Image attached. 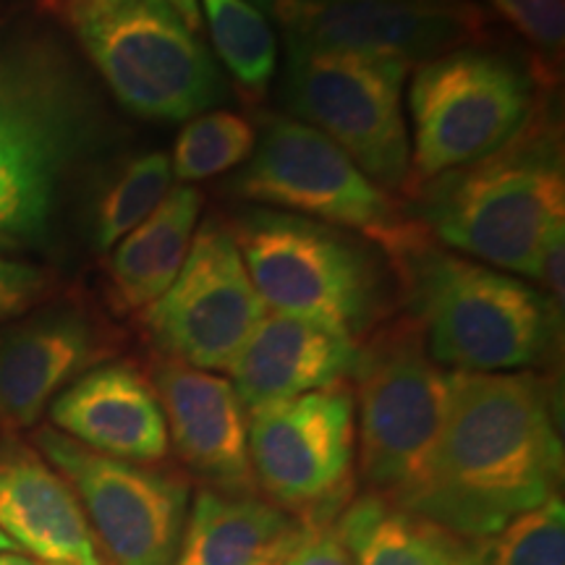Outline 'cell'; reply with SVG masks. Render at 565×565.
<instances>
[{"label":"cell","instance_id":"6da1fadb","mask_svg":"<svg viewBox=\"0 0 565 565\" xmlns=\"http://www.w3.org/2000/svg\"><path fill=\"white\" fill-rule=\"evenodd\" d=\"M561 479L553 385L532 372H454L433 461L406 511L487 540L557 498Z\"/></svg>","mask_w":565,"mask_h":565},{"label":"cell","instance_id":"7a4b0ae2","mask_svg":"<svg viewBox=\"0 0 565 565\" xmlns=\"http://www.w3.org/2000/svg\"><path fill=\"white\" fill-rule=\"evenodd\" d=\"M113 139L100 92L55 34L0 32V252L51 249L71 186Z\"/></svg>","mask_w":565,"mask_h":565},{"label":"cell","instance_id":"3957f363","mask_svg":"<svg viewBox=\"0 0 565 565\" xmlns=\"http://www.w3.org/2000/svg\"><path fill=\"white\" fill-rule=\"evenodd\" d=\"M385 257L398 299L443 370L521 372L555 351L563 309L524 278L445 249L414 221Z\"/></svg>","mask_w":565,"mask_h":565},{"label":"cell","instance_id":"277c9868","mask_svg":"<svg viewBox=\"0 0 565 565\" xmlns=\"http://www.w3.org/2000/svg\"><path fill=\"white\" fill-rule=\"evenodd\" d=\"M404 207L433 242L494 270L534 280L542 244L565 223L561 126L550 110L490 158L408 194Z\"/></svg>","mask_w":565,"mask_h":565},{"label":"cell","instance_id":"5b68a950","mask_svg":"<svg viewBox=\"0 0 565 565\" xmlns=\"http://www.w3.org/2000/svg\"><path fill=\"white\" fill-rule=\"evenodd\" d=\"M228 228L259 299L278 315L359 341L398 299L385 252L359 233L267 207L236 212Z\"/></svg>","mask_w":565,"mask_h":565},{"label":"cell","instance_id":"8992f818","mask_svg":"<svg viewBox=\"0 0 565 565\" xmlns=\"http://www.w3.org/2000/svg\"><path fill=\"white\" fill-rule=\"evenodd\" d=\"M116 103L147 121L186 124L221 108L228 79L168 0H51Z\"/></svg>","mask_w":565,"mask_h":565},{"label":"cell","instance_id":"52a82bcc","mask_svg":"<svg viewBox=\"0 0 565 565\" xmlns=\"http://www.w3.org/2000/svg\"><path fill=\"white\" fill-rule=\"evenodd\" d=\"M406 194L490 158L540 110L536 66L490 45H461L414 68Z\"/></svg>","mask_w":565,"mask_h":565},{"label":"cell","instance_id":"ba28073f","mask_svg":"<svg viewBox=\"0 0 565 565\" xmlns=\"http://www.w3.org/2000/svg\"><path fill=\"white\" fill-rule=\"evenodd\" d=\"M353 377L359 475L372 494L406 508L433 461L454 372L429 356L419 324L406 317L372 330Z\"/></svg>","mask_w":565,"mask_h":565},{"label":"cell","instance_id":"9c48e42d","mask_svg":"<svg viewBox=\"0 0 565 565\" xmlns=\"http://www.w3.org/2000/svg\"><path fill=\"white\" fill-rule=\"evenodd\" d=\"M408 71L404 61L286 45L280 95L301 124L341 147L377 186L406 192Z\"/></svg>","mask_w":565,"mask_h":565},{"label":"cell","instance_id":"30bf717a","mask_svg":"<svg viewBox=\"0 0 565 565\" xmlns=\"http://www.w3.org/2000/svg\"><path fill=\"white\" fill-rule=\"evenodd\" d=\"M225 189L254 207L353 231L383 252L412 228L391 192L377 186L341 147L291 116L265 124L249 160Z\"/></svg>","mask_w":565,"mask_h":565},{"label":"cell","instance_id":"8fae6325","mask_svg":"<svg viewBox=\"0 0 565 565\" xmlns=\"http://www.w3.org/2000/svg\"><path fill=\"white\" fill-rule=\"evenodd\" d=\"M38 450L87 513L108 565H173L186 521L189 487L171 471L84 448L55 427L34 435Z\"/></svg>","mask_w":565,"mask_h":565},{"label":"cell","instance_id":"7c38bea8","mask_svg":"<svg viewBox=\"0 0 565 565\" xmlns=\"http://www.w3.org/2000/svg\"><path fill=\"white\" fill-rule=\"evenodd\" d=\"M265 315L228 223L210 217L196 228L168 291L141 309V324L162 359L228 372Z\"/></svg>","mask_w":565,"mask_h":565},{"label":"cell","instance_id":"4fadbf2b","mask_svg":"<svg viewBox=\"0 0 565 565\" xmlns=\"http://www.w3.org/2000/svg\"><path fill=\"white\" fill-rule=\"evenodd\" d=\"M254 482L294 513H328L349 498L356 404L345 383L249 412Z\"/></svg>","mask_w":565,"mask_h":565},{"label":"cell","instance_id":"5bb4252c","mask_svg":"<svg viewBox=\"0 0 565 565\" xmlns=\"http://www.w3.org/2000/svg\"><path fill=\"white\" fill-rule=\"evenodd\" d=\"M282 42L404 61L408 66L477 42L487 17L475 0H252Z\"/></svg>","mask_w":565,"mask_h":565},{"label":"cell","instance_id":"9a60e30c","mask_svg":"<svg viewBox=\"0 0 565 565\" xmlns=\"http://www.w3.org/2000/svg\"><path fill=\"white\" fill-rule=\"evenodd\" d=\"M152 387L166 416L168 440L194 475L221 492L259 490L249 461V414L231 380L162 359L152 372Z\"/></svg>","mask_w":565,"mask_h":565},{"label":"cell","instance_id":"2e32d148","mask_svg":"<svg viewBox=\"0 0 565 565\" xmlns=\"http://www.w3.org/2000/svg\"><path fill=\"white\" fill-rule=\"evenodd\" d=\"M105 356L95 320L74 307H55L0 333V427H32L76 377Z\"/></svg>","mask_w":565,"mask_h":565},{"label":"cell","instance_id":"e0dca14e","mask_svg":"<svg viewBox=\"0 0 565 565\" xmlns=\"http://www.w3.org/2000/svg\"><path fill=\"white\" fill-rule=\"evenodd\" d=\"M0 532L40 565H108L74 487L17 437L0 443Z\"/></svg>","mask_w":565,"mask_h":565},{"label":"cell","instance_id":"ac0fdd59","mask_svg":"<svg viewBox=\"0 0 565 565\" xmlns=\"http://www.w3.org/2000/svg\"><path fill=\"white\" fill-rule=\"evenodd\" d=\"M58 433L97 454L158 463L171 450L166 416L150 380L129 362L97 364L51 404Z\"/></svg>","mask_w":565,"mask_h":565},{"label":"cell","instance_id":"d6986e66","mask_svg":"<svg viewBox=\"0 0 565 565\" xmlns=\"http://www.w3.org/2000/svg\"><path fill=\"white\" fill-rule=\"evenodd\" d=\"M359 362V341L299 320L291 315H265L231 364V385L254 412L280 401L345 383Z\"/></svg>","mask_w":565,"mask_h":565},{"label":"cell","instance_id":"ffe728a7","mask_svg":"<svg viewBox=\"0 0 565 565\" xmlns=\"http://www.w3.org/2000/svg\"><path fill=\"white\" fill-rule=\"evenodd\" d=\"M303 524L257 494H231L202 487L186 521L173 565H254L288 553Z\"/></svg>","mask_w":565,"mask_h":565},{"label":"cell","instance_id":"44dd1931","mask_svg":"<svg viewBox=\"0 0 565 565\" xmlns=\"http://www.w3.org/2000/svg\"><path fill=\"white\" fill-rule=\"evenodd\" d=\"M333 529L353 565H484V540H471L366 492L351 500Z\"/></svg>","mask_w":565,"mask_h":565},{"label":"cell","instance_id":"7402d4cb","mask_svg":"<svg viewBox=\"0 0 565 565\" xmlns=\"http://www.w3.org/2000/svg\"><path fill=\"white\" fill-rule=\"evenodd\" d=\"M202 202L194 186H171L160 207L113 246L108 286L118 309L141 312L168 291L200 228Z\"/></svg>","mask_w":565,"mask_h":565},{"label":"cell","instance_id":"603a6c76","mask_svg":"<svg viewBox=\"0 0 565 565\" xmlns=\"http://www.w3.org/2000/svg\"><path fill=\"white\" fill-rule=\"evenodd\" d=\"M212 45L225 71L246 95H265L278 71L275 26L252 0H202Z\"/></svg>","mask_w":565,"mask_h":565},{"label":"cell","instance_id":"cb8c5ba5","mask_svg":"<svg viewBox=\"0 0 565 565\" xmlns=\"http://www.w3.org/2000/svg\"><path fill=\"white\" fill-rule=\"evenodd\" d=\"M171 158L166 152H141L126 160L105 183L92 215V244L110 252L124 236L147 221L171 192Z\"/></svg>","mask_w":565,"mask_h":565},{"label":"cell","instance_id":"d4e9b609","mask_svg":"<svg viewBox=\"0 0 565 565\" xmlns=\"http://www.w3.org/2000/svg\"><path fill=\"white\" fill-rule=\"evenodd\" d=\"M257 147V129L233 110H207L183 124L173 145L171 173L181 183L207 181L242 168Z\"/></svg>","mask_w":565,"mask_h":565},{"label":"cell","instance_id":"484cf974","mask_svg":"<svg viewBox=\"0 0 565 565\" xmlns=\"http://www.w3.org/2000/svg\"><path fill=\"white\" fill-rule=\"evenodd\" d=\"M484 565H565L563 500H547L487 536Z\"/></svg>","mask_w":565,"mask_h":565},{"label":"cell","instance_id":"4316f807","mask_svg":"<svg viewBox=\"0 0 565 565\" xmlns=\"http://www.w3.org/2000/svg\"><path fill=\"white\" fill-rule=\"evenodd\" d=\"M547 58H561L565 40V0H490Z\"/></svg>","mask_w":565,"mask_h":565},{"label":"cell","instance_id":"83f0119b","mask_svg":"<svg viewBox=\"0 0 565 565\" xmlns=\"http://www.w3.org/2000/svg\"><path fill=\"white\" fill-rule=\"evenodd\" d=\"M51 291V275L42 267L0 254V322L24 315Z\"/></svg>","mask_w":565,"mask_h":565},{"label":"cell","instance_id":"f1b7e54d","mask_svg":"<svg viewBox=\"0 0 565 565\" xmlns=\"http://www.w3.org/2000/svg\"><path fill=\"white\" fill-rule=\"evenodd\" d=\"M282 565H353L333 524H307L299 542L282 557Z\"/></svg>","mask_w":565,"mask_h":565},{"label":"cell","instance_id":"f546056e","mask_svg":"<svg viewBox=\"0 0 565 565\" xmlns=\"http://www.w3.org/2000/svg\"><path fill=\"white\" fill-rule=\"evenodd\" d=\"M168 3L173 6L175 11L181 13V19L186 21L189 26H192L194 32H200L202 30V13H200V0H168Z\"/></svg>","mask_w":565,"mask_h":565},{"label":"cell","instance_id":"4dcf8cb0","mask_svg":"<svg viewBox=\"0 0 565 565\" xmlns=\"http://www.w3.org/2000/svg\"><path fill=\"white\" fill-rule=\"evenodd\" d=\"M0 565H40V563L17 553V550H6V553H0Z\"/></svg>","mask_w":565,"mask_h":565},{"label":"cell","instance_id":"1f68e13d","mask_svg":"<svg viewBox=\"0 0 565 565\" xmlns=\"http://www.w3.org/2000/svg\"><path fill=\"white\" fill-rule=\"evenodd\" d=\"M288 553H280V555H270V557H265V561H259V563H254V565H282V557H286Z\"/></svg>","mask_w":565,"mask_h":565},{"label":"cell","instance_id":"d6a6232c","mask_svg":"<svg viewBox=\"0 0 565 565\" xmlns=\"http://www.w3.org/2000/svg\"><path fill=\"white\" fill-rule=\"evenodd\" d=\"M6 550H17V547L11 545V540H9V536H6L3 532H0V553H6Z\"/></svg>","mask_w":565,"mask_h":565}]
</instances>
